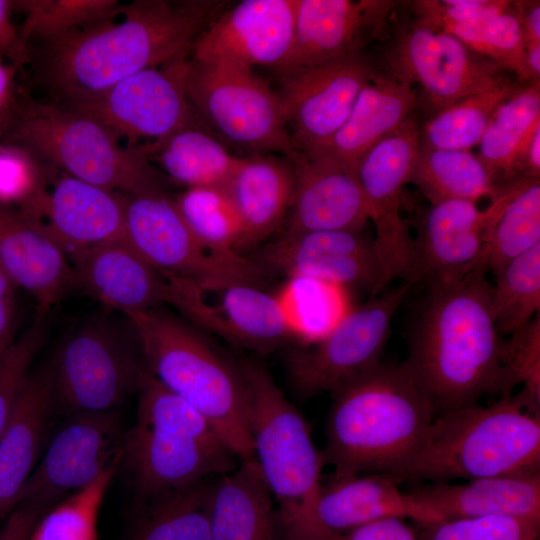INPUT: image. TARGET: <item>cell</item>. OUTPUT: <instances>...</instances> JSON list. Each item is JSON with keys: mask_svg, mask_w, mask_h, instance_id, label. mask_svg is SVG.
<instances>
[{"mask_svg": "<svg viewBox=\"0 0 540 540\" xmlns=\"http://www.w3.org/2000/svg\"><path fill=\"white\" fill-rule=\"evenodd\" d=\"M18 287L0 268V354L15 338Z\"/></svg>", "mask_w": 540, "mask_h": 540, "instance_id": "53", "label": "cell"}, {"mask_svg": "<svg viewBox=\"0 0 540 540\" xmlns=\"http://www.w3.org/2000/svg\"><path fill=\"white\" fill-rule=\"evenodd\" d=\"M415 16L441 28L450 24H467L507 10L506 0H421L412 2Z\"/></svg>", "mask_w": 540, "mask_h": 540, "instance_id": "49", "label": "cell"}, {"mask_svg": "<svg viewBox=\"0 0 540 540\" xmlns=\"http://www.w3.org/2000/svg\"><path fill=\"white\" fill-rule=\"evenodd\" d=\"M253 260L265 273L317 279L368 299L391 281L375 237L366 228L281 234Z\"/></svg>", "mask_w": 540, "mask_h": 540, "instance_id": "17", "label": "cell"}, {"mask_svg": "<svg viewBox=\"0 0 540 540\" xmlns=\"http://www.w3.org/2000/svg\"><path fill=\"white\" fill-rule=\"evenodd\" d=\"M400 484L386 473L332 475L323 480L308 517L285 531L284 540H325L387 517L412 519L417 525L443 520Z\"/></svg>", "mask_w": 540, "mask_h": 540, "instance_id": "21", "label": "cell"}, {"mask_svg": "<svg viewBox=\"0 0 540 540\" xmlns=\"http://www.w3.org/2000/svg\"><path fill=\"white\" fill-rule=\"evenodd\" d=\"M331 395L322 454L335 476L391 473L418 447L436 415L403 362L381 361Z\"/></svg>", "mask_w": 540, "mask_h": 540, "instance_id": "3", "label": "cell"}, {"mask_svg": "<svg viewBox=\"0 0 540 540\" xmlns=\"http://www.w3.org/2000/svg\"><path fill=\"white\" fill-rule=\"evenodd\" d=\"M417 105L411 85L380 72L359 93L348 118L330 142L314 151L353 172L361 156L412 116Z\"/></svg>", "mask_w": 540, "mask_h": 540, "instance_id": "32", "label": "cell"}, {"mask_svg": "<svg viewBox=\"0 0 540 540\" xmlns=\"http://www.w3.org/2000/svg\"><path fill=\"white\" fill-rule=\"evenodd\" d=\"M443 520L493 516L540 519V471L427 483L408 490Z\"/></svg>", "mask_w": 540, "mask_h": 540, "instance_id": "30", "label": "cell"}, {"mask_svg": "<svg viewBox=\"0 0 540 540\" xmlns=\"http://www.w3.org/2000/svg\"><path fill=\"white\" fill-rule=\"evenodd\" d=\"M71 263L76 285L105 307L125 316L170 304L168 277L148 264L124 240L81 252Z\"/></svg>", "mask_w": 540, "mask_h": 540, "instance_id": "27", "label": "cell"}, {"mask_svg": "<svg viewBox=\"0 0 540 540\" xmlns=\"http://www.w3.org/2000/svg\"><path fill=\"white\" fill-rule=\"evenodd\" d=\"M380 72L361 52L279 76L277 93L295 151L325 147L345 123L359 93Z\"/></svg>", "mask_w": 540, "mask_h": 540, "instance_id": "18", "label": "cell"}, {"mask_svg": "<svg viewBox=\"0 0 540 540\" xmlns=\"http://www.w3.org/2000/svg\"><path fill=\"white\" fill-rule=\"evenodd\" d=\"M489 205L479 267L495 274L540 244V178L520 175L501 183Z\"/></svg>", "mask_w": 540, "mask_h": 540, "instance_id": "33", "label": "cell"}, {"mask_svg": "<svg viewBox=\"0 0 540 540\" xmlns=\"http://www.w3.org/2000/svg\"><path fill=\"white\" fill-rule=\"evenodd\" d=\"M403 283L350 309L322 338L293 348L286 356V373L298 397L334 392L381 362L392 320L409 296Z\"/></svg>", "mask_w": 540, "mask_h": 540, "instance_id": "12", "label": "cell"}, {"mask_svg": "<svg viewBox=\"0 0 540 540\" xmlns=\"http://www.w3.org/2000/svg\"><path fill=\"white\" fill-rule=\"evenodd\" d=\"M336 289L340 287L309 277L287 278L275 296L295 340H319L346 314H338Z\"/></svg>", "mask_w": 540, "mask_h": 540, "instance_id": "42", "label": "cell"}, {"mask_svg": "<svg viewBox=\"0 0 540 540\" xmlns=\"http://www.w3.org/2000/svg\"><path fill=\"white\" fill-rule=\"evenodd\" d=\"M490 313L499 334H512L540 314V244L493 274Z\"/></svg>", "mask_w": 540, "mask_h": 540, "instance_id": "40", "label": "cell"}, {"mask_svg": "<svg viewBox=\"0 0 540 540\" xmlns=\"http://www.w3.org/2000/svg\"><path fill=\"white\" fill-rule=\"evenodd\" d=\"M48 320V313L36 311L29 326L0 355V437L43 346Z\"/></svg>", "mask_w": 540, "mask_h": 540, "instance_id": "45", "label": "cell"}, {"mask_svg": "<svg viewBox=\"0 0 540 540\" xmlns=\"http://www.w3.org/2000/svg\"><path fill=\"white\" fill-rule=\"evenodd\" d=\"M41 186L20 208L71 260L108 242L124 240L125 195L49 167ZM47 175V173H46Z\"/></svg>", "mask_w": 540, "mask_h": 540, "instance_id": "19", "label": "cell"}, {"mask_svg": "<svg viewBox=\"0 0 540 540\" xmlns=\"http://www.w3.org/2000/svg\"><path fill=\"white\" fill-rule=\"evenodd\" d=\"M43 515L30 505H16L0 529V540H28L35 524Z\"/></svg>", "mask_w": 540, "mask_h": 540, "instance_id": "54", "label": "cell"}, {"mask_svg": "<svg viewBox=\"0 0 540 540\" xmlns=\"http://www.w3.org/2000/svg\"><path fill=\"white\" fill-rule=\"evenodd\" d=\"M48 167L26 149L0 145V206L20 208L41 186Z\"/></svg>", "mask_w": 540, "mask_h": 540, "instance_id": "48", "label": "cell"}, {"mask_svg": "<svg viewBox=\"0 0 540 540\" xmlns=\"http://www.w3.org/2000/svg\"><path fill=\"white\" fill-rule=\"evenodd\" d=\"M488 272L427 282L407 326L403 364L430 399L436 415L479 404L485 395L512 394L504 340L490 313Z\"/></svg>", "mask_w": 540, "mask_h": 540, "instance_id": "2", "label": "cell"}, {"mask_svg": "<svg viewBox=\"0 0 540 540\" xmlns=\"http://www.w3.org/2000/svg\"><path fill=\"white\" fill-rule=\"evenodd\" d=\"M388 61L391 75L419 85L431 114L508 78L495 63L417 16L397 28Z\"/></svg>", "mask_w": 540, "mask_h": 540, "instance_id": "15", "label": "cell"}, {"mask_svg": "<svg viewBox=\"0 0 540 540\" xmlns=\"http://www.w3.org/2000/svg\"><path fill=\"white\" fill-rule=\"evenodd\" d=\"M2 144V142L0 141V145Z\"/></svg>", "mask_w": 540, "mask_h": 540, "instance_id": "57", "label": "cell"}, {"mask_svg": "<svg viewBox=\"0 0 540 540\" xmlns=\"http://www.w3.org/2000/svg\"><path fill=\"white\" fill-rule=\"evenodd\" d=\"M126 317L150 375L200 412L240 461L255 460L239 361L159 308Z\"/></svg>", "mask_w": 540, "mask_h": 540, "instance_id": "5", "label": "cell"}, {"mask_svg": "<svg viewBox=\"0 0 540 540\" xmlns=\"http://www.w3.org/2000/svg\"><path fill=\"white\" fill-rule=\"evenodd\" d=\"M540 124V81L521 82L496 110L480 142L478 157L497 184L517 176L519 157Z\"/></svg>", "mask_w": 540, "mask_h": 540, "instance_id": "35", "label": "cell"}, {"mask_svg": "<svg viewBox=\"0 0 540 540\" xmlns=\"http://www.w3.org/2000/svg\"><path fill=\"white\" fill-rule=\"evenodd\" d=\"M392 0H297L289 53L273 71L284 76L363 52L381 36Z\"/></svg>", "mask_w": 540, "mask_h": 540, "instance_id": "22", "label": "cell"}, {"mask_svg": "<svg viewBox=\"0 0 540 540\" xmlns=\"http://www.w3.org/2000/svg\"><path fill=\"white\" fill-rule=\"evenodd\" d=\"M209 517L212 540H284L281 515L255 460L213 480Z\"/></svg>", "mask_w": 540, "mask_h": 540, "instance_id": "31", "label": "cell"}, {"mask_svg": "<svg viewBox=\"0 0 540 540\" xmlns=\"http://www.w3.org/2000/svg\"><path fill=\"white\" fill-rule=\"evenodd\" d=\"M13 0H0V57L19 69L28 62V46L12 19Z\"/></svg>", "mask_w": 540, "mask_h": 540, "instance_id": "51", "label": "cell"}, {"mask_svg": "<svg viewBox=\"0 0 540 540\" xmlns=\"http://www.w3.org/2000/svg\"><path fill=\"white\" fill-rule=\"evenodd\" d=\"M504 340V364L514 389L535 411L540 412V314Z\"/></svg>", "mask_w": 540, "mask_h": 540, "instance_id": "47", "label": "cell"}, {"mask_svg": "<svg viewBox=\"0 0 540 540\" xmlns=\"http://www.w3.org/2000/svg\"><path fill=\"white\" fill-rule=\"evenodd\" d=\"M124 241L162 274L190 280L204 292L234 283L260 286L266 277L253 259L206 249L191 233L162 184L125 195Z\"/></svg>", "mask_w": 540, "mask_h": 540, "instance_id": "11", "label": "cell"}, {"mask_svg": "<svg viewBox=\"0 0 540 540\" xmlns=\"http://www.w3.org/2000/svg\"><path fill=\"white\" fill-rule=\"evenodd\" d=\"M519 20L524 43H540V2L512 1Z\"/></svg>", "mask_w": 540, "mask_h": 540, "instance_id": "55", "label": "cell"}, {"mask_svg": "<svg viewBox=\"0 0 540 540\" xmlns=\"http://www.w3.org/2000/svg\"><path fill=\"white\" fill-rule=\"evenodd\" d=\"M59 414L49 360L33 366L0 437V517L17 505Z\"/></svg>", "mask_w": 540, "mask_h": 540, "instance_id": "26", "label": "cell"}, {"mask_svg": "<svg viewBox=\"0 0 540 540\" xmlns=\"http://www.w3.org/2000/svg\"><path fill=\"white\" fill-rule=\"evenodd\" d=\"M292 200L283 235L358 230L370 222L352 171L318 151H297Z\"/></svg>", "mask_w": 540, "mask_h": 540, "instance_id": "24", "label": "cell"}, {"mask_svg": "<svg viewBox=\"0 0 540 540\" xmlns=\"http://www.w3.org/2000/svg\"><path fill=\"white\" fill-rule=\"evenodd\" d=\"M407 519L387 517L371 521L325 540H420L417 529Z\"/></svg>", "mask_w": 540, "mask_h": 540, "instance_id": "50", "label": "cell"}, {"mask_svg": "<svg viewBox=\"0 0 540 540\" xmlns=\"http://www.w3.org/2000/svg\"><path fill=\"white\" fill-rule=\"evenodd\" d=\"M125 432L118 410L66 416L18 498L43 514L122 463Z\"/></svg>", "mask_w": 540, "mask_h": 540, "instance_id": "14", "label": "cell"}, {"mask_svg": "<svg viewBox=\"0 0 540 540\" xmlns=\"http://www.w3.org/2000/svg\"><path fill=\"white\" fill-rule=\"evenodd\" d=\"M212 292L214 304L194 282L174 277L171 305L201 330L260 354L295 340L277 297L258 285L234 283Z\"/></svg>", "mask_w": 540, "mask_h": 540, "instance_id": "20", "label": "cell"}, {"mask_svg": "<svg viewBox=\"0 0 540 540\" xmlns=\"http://www.w3.org/2000/svg\"><path fill=\"white\" fill-rule=\"evenodd\" d=\"M19 68L0 57V141L2 142L16 119L22 94L16 85Z\"/></svg>", "mask_w": 540, "mask_h": 540, "instance_id": "52", "label": "cell"}, {"mask_svg": "<svg viewBox=\"0 0 540 540\" xmlns=\"http://www.w3.org/2000/svg\"><path fill=\"white\" fill-rule=\"evenodd\" d=\"M148 374L122 458L139 502L235 469L240 460L211 423Z\"/></svg>", "mask_w": 540, "mask_h": 540, "instance_id": "6", "label": "cell"}, {"mask_svg": "<svg viewBox=\"0 0 540 540\" xmlns=\"http://www.w3.org/2000/svg\"><path fill=\"white\" fill-rule=\"evenodd\" d=\"M189 56L139 71L100 93L55 102L97 120L129 147L162 141L200 122L186 92Z\"/></svg>", "mask_w": 540, "mask_h": 540, "instance_id": "13", "label": "cell"}, {"mask_svg": "<svg viewBox=\"0 0 540 540\" xmlns=\"http://www.w3.org/2000/svg\"><path fill=\"white\" fill-rule=\"evenodd\" d=\"M410 183L435 204L465 200L477 204L493 198L500 187L471 150H443L420 146Z\"/></svg>", "mask_w": 540, "mask_h": 540, "instance_id": "37", "label": "cell"}, {"mask_svg": "<svg viewBox=\"0 0 540 540\" xmlns=\"http://www.w3.org/2000/svg\"><path fill=\"white\" fill-rule=\"evenodd\" d=\"M419 129L410 116L364 153L353 168L389 277L403 282L411 271L413 236L400 211L402 193L420 150Z\"/></svg>", "mask_w": 540, "mask_h": 540, "instance_id": "16", "label": "cell"}, {"mask_svg": "<svg viewBox=\"0 0 540 540\" xmlns=\"http://www.w3.org/2000/svg\"><path fill=\"white\" fill-rule=\"evenodd\" d=\"M173 200L191 233L206 249L220 255L241 254V219L223 186L186 188Z\"/></svg>", "mask_w": 540, "mask_h": 540, "instance_id": "39", "label": "cell"}, {"mask_svg": "<svg viewBox=\"0 0 540 540\" xmlns=\"http://www.w3.org/2000/svg\"><path fill=\"white\" fill-rule=\"evenodd\" d=\"M440 29L503 71L514 73L519 82L528 81L524 66L525 43L512 1L510 7L499 14L473 23L445 25Z\"/></svg>", "mask_w": 540, "mask_h": 540, "instance_id": "43", "label": "cell"}, {"mask_svg": "<svg viewBox=\"0 0 540 540\" xmlns=\"http://www.w3.org/2000/svg\"><path fill=\"white\" fill-rule=\"evenodd\" d=\"M535 471L540 412L517 393L435 415L418 447L389 475L400 483H449Z\"/></svg>", "mask_w": 540, "mask_h": 540, "instance_id": "4", "label": "cell"}, {"mask_svg": "<svg viewBox=\"0 0 540 540\" xmlns=\"http://www.w3.org/2000/svg\"><path fill=\"white\" fill-rule=\"evenodd\" d=\"M520 83L507 78L431 114L419 129L420 146L471 150L480 142L498 107Z\"/></svg>", "mask_w": 540, "mask_h": 540, "instance_id": "38", "label": "cell"}, {"mask_svg": "<svg viewBox=\"0 0 540 540\" xmlns=\"http://www.w3.org/2000/svg\"><path fill=\"white\" fill-rule=\"evenodd\" d=\"M524 66L528 81H540V43L525 45Z\"/></svg>", "mask_w": 540, "mask_h": 540, "instance_id": "56", "label": "cell"}, {"mask_svg": "<svg viewBox=\"0 0 540 540\" xmlns=\"http://www.w3.org/2000/svg\"><path fill=\"white\" fill-rule=\"evenodd\" d=\"M59 414L118 410L138 393L148 371L137 341L107 317L71 332L49 360Z\"/></svg>", "mask_w": 540, "mask_h": 540, "instance_id": "10", "label": "cell"}, {"mask_svg": "<svg viewBox=\"0 0 540 540\" xmlns=\"http://www.w3.org/2000/svg\"><path fill=\"white\" fill-rule=\"evenodd\" d=\"M294 166L278 154L240 157L223 186L241 219L243 233L239 252L266 240L284 224L293 194Z\"/></svg>", "mask_w": 540, "mask_h": 540, "instance_id": "29", "label": "cell"}, {"mask_svg": "<svg viewBox=\"0 0 540 540\" xmlns=\"http://www.w3.org/2000/svg\"><path fill=\"white\" fill-rule=\"evenodd\" d=\"M215 478L139 502L126 540H212L209 499Z\"/></svg>", "mask_w": 540, "mask_h": 540, "instance_id": "36", "label": "cell"}, {"mask_svg": "<svg viewBox=\"0 0 540 540\" xmlns=\"http://www.w3.org/2000/svg\"><path fill=\"white\" fill-rule=\"evenodd\" d=\"M2 143L20 146L48 167L121 194L162 184L144 146H124L97 120L52 100L22 94Z\"/></svg>", "mask_w": 540, "mask_h": 540, "instance_id": "7", "label": "cell"}, {"mask_svg": "<svg viewBox=\"0 0 540 540\" xmlns=\"http://www.w3.org/2000/svg\"><path fill=\"white\" fill-rule=\"evenodd\" d=\"M297 0H243L219 14L196 39L190 57L276 69L293 39Z\"/></svg>", "mask_w": 540, "mask_h": 540, "instance_id": "23", "label": "cell"}, {"mask_svg": "<svg viewBox=\"0 0 540 540\" xmlns=\"http://www.w3.org/2000/svg\"><path fill=\"white\" fill-rule=\"evenodd\" d=\"M255 461L281 515L283 530L305 520L323 482L322 450L308 421L259 360L239 361Z\"/></svg>", "mask_w": 540, "mask_h": 540, "instance_id": "8", "label": "cell"}, {"mask_svg": "<svg viewBox=\"0 0 540 540\" xmlns=\"http://www.w3.org/2000/svg\"><path fill=\"white\" fill-rule=\"evenodd\" d=\"M143 146L151 163L185 189L224 186L241 157L200 122Z\"/></svg>", "mask_w": 540, "mask_h": 540, "instance_id": "34", "label": "cell"}, {"mask_svg": "<svg viewBox=\"0 0 540 540\" xmlns=\"http://www.w3.org/2000/svg\"><path fill=\"white\" fill-rule=\"evenodd\" d=\"M118 0H13L24 15L20 28L27 46L44 43L118 14Z\"/></svg>", "mask_w": 540, "mask_h": 540, "instance_id": "41", "label": "cell"}, {"mask_svg": "<svg viewBox=\"0 0 540 540\" xmlns=\"http://www.w3.org/2000/svg\"><path fill=\"white\" fill-rule=\"evenodd\" d=\"M1 354H2V353H1ZM1 354H0V355H1Z\"/></svg>", "mask_w": 540, "mask_h": 540, "instance_id": "58", "label": "cell"}, {"mask_svg": "<svg viewBox=\"0 0 540 540\" xmlns=\"http://www.w3.org/2000/svg\"><path fill=\"white\" fill-rule=\"evenodd\" d=\"M420 540H539L540 519L493 516L418 525Z\"/></svg>", "mask_w": 540, "mask_h": 540, "instance_id": "46", "label": "cell"}, {"mask_svg": "<svg viewBox=\"0 0 540 540\" xmlns=\"http://www.w3.org/2000/svg\"><path fill=\"white\" fill-rule=\"evenodd\" d=\"M185 86L201 124L228 148L295 156L280 97L253 69L189 56Z\"/></svg>", "mask_w": 540, "mask_h": 540, "instance_id": "9", "label": "cell"}, {"mask_svg": "<svg viewBox=\"0 0 540 540\" xmlns=\"http://www.w3.org/2000/svg\"><path fill=\"white\" fill-rule=\"evenodd\" d=\"M232 4L134 0L117 15L28 46V62L53 101L94 95L148 68L189 56L199 35Z\"/></svg>", "mask_w": 540, "mask_h": 540, "instance_id": "1", "label": "cell"}, {"mask_svg": "<svg viewBox=\"0 0 540 540\" xmlns=\"http://www.w3.org/2000/svg\"><path fill=\"white\" fill-rule=\"evenodd\" d=\"M117 469H110L83 490L47 511L28 540H98V519Z\"/></svg>", "mask_w": 540, "mask_h": 540, "instance_id": "44", "label": "cell"}, {"mask_svg": "<svg viewBox=\"0 0 540 540\" xmlns=\"http://www.w3.org/2000/svg\"><path fill=\"white\" fill-rule=\"evenodd\" d=\"M490 215V205L479 209L465 200L429 204L418 219L407 283L423 285L480 268Z\"/></svg>", "mask_w": 540, "mask_h": 540, "instance_id": "25", "label": "cell"}, {"mask_svg": "<svg viewBox=\"0 0 540 540\" xmlns=\"http://www.w3.org/2000/svg\"><path fill=\"white\" fill-rule=\"evenodd\" d=\"M0 268L42 313L49 314L76 285L65 252L13 207L0 206Z\"/></svg>", "mask_w": 540, "mask_h": 540, "instance_id": "28", "label": "cell"}]
</instances>
